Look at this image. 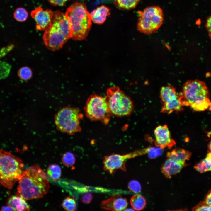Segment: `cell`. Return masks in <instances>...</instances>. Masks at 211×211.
Segmentation results:
<instances>
[{"label": "cell", "instance_id": "cell-35", "mask_svg": "<svg viewBox=\"0 0 211 211\" xmlns=\"http://www.w3.org/2000/svg\"><path fill=\"white\" fill-rule=\"evenodd\" d=\"M1 210L3 211H13V210L10 206L7 205L2 207Z\"/></svg>", "mask_w": 211, "mask_h": 211}, {"label": "cell", "instance_id": "cell-6", "mask_svg": "<svg viewBox=\"0 0 211 211\" xmlns=\"http://www.w3.org/2000/svg\"><path fill=\"white\" fill-rule=\"evenodd\" d=\"M105 98L111 114L116 116H129L134 110L133 103L130 98L118 86L108 89Z\"/></svg>", "mask_w": 211, "mask_h": 211}, {"label": "cell", "instance_id": "cell-27", "mask_svg": "<svg viewBox=\"0 0 211 211\" xmlns=\"http://www.w3.org/2000/svg\"><path fill=\"white\" fill-rule=\"evenodd\" d=\"M19 77L22 80H26L29 79L32 76V72L30 69L26 66L21 68L18 72Z\"/></svg>", "mask_w": 211, "mask_h": 211}, {"label": "cell", "instance_id": "cell-8", "mask_svg": "<svg viewBox=\"0 0 211 211\" xmlns=\"http://www.w3.org/2000/svg\"><path fill=\"white\" fill-rule=\"evenodd\" d=\"M138 13L137 29L142 33L149 34L155 33L163 24V12L158 6L148 7Z\"/></svg>", "mask_w": 211, "mask_h": 211}, {"label": "cell", "instance_id": "cell-22", "mask_svg": "<svg viewBox=\"0 0 211 211\" xmlns=\"http://www.w3.org/2000/svg\"><path fill=\"white\" fill-rule=\"evenodd\" d=\"M47 173L48 177L52 180L56 181L61 177V168L59 165L57 164L50 165L47 169Z\"/></svg>", "mask_w": 211, "mask_h": 211}, {"label": "cell", "instance_id": "cell-26", "mask_svg": "<svg viewBox=\"0 0 211 211\" xmlns=\"http://www.w3.org/2000/svg\"><path fill=\"white\" fill-rule=\"evenodd\" d=\"M14 17L17 21L23 22L27 19L28 13L26 10L23 8L17 9L14 13Z\"/></svg>", "mask_w": 211, "mask_h": 211}, {"label": "cell", "instance_id": "cell-18", "mask_svg": "<svg viewBox=\"0 0 211 211\" xmlns=\"http://www.w3.org/2000/svg\"><path fill=\"white\" fill-rule=\"evenodd\" d=\"M7 204L14 210L29 211L30 209V206L26 202L25 200L16 195L10 197L8 200Z\"/></svg>", "mask_w": 211, "mask_h": 211}, {"label": "cell", "instance_id": "cell-32", "mask_svg": "<svg viewBox=\"0 0 211 211\" xmlns=\"http://www.w3.org/2000/svg\"><path fill=\"white\" fill-rule=\"evenodd\" d=\"M69 0H48L52 4L56 6H63L65 3Z\"/></svg>", "mask_w": 211, "mask_h": 211}, {"label": "cell", "instance_id": "cell-24", "mask_svg": "<svg viewBox=\"0 0 211 211\" xmlns=\"http://www.w3.org/2000/svg\"><path fill=\"white\" fill-rule=\"evenodd\" d=\"M11 68V65L5 61L0 60V80L8 77Z\"/></svg>", "mask_w": 211, "mask_h": 211}, {"label": "cell", "instance_id": "cell-20", "mask_svg": "<svg viewBox=\"0 0 211 211\" xmlns=\"http://www.w3.org/2000/svg\"><path fill=\"white\" fill-rule=\"evenodd\" d=\"M131 205L133 209L136 210H141L144 208L146 205V201L143 196L136 195L132 196L130 200Z\"/></svg>", "mask_w": 211, "mask_h": 211}, {"label": "cell", "instance_id": "cell-16", "mask_svg": "<svg viewBox=\"0 0 211 211\" xmlns=\"http://www.w3.org/2000/svg\"><path fill=\"white\" fill-rule=\"evenodd\" d=\"M191 154V153L188 151L177 148L168 152L166 157L167 158L186 165V161L190 159Z\"/></svg>", "mask_w": 211, "mask_h": 211}, {"label": "cell", "instance_id": "cell-17", "mask_svg": "<svg viewBox=\"0 0 211 211\" xmlns=\"http://www.w3.org/2000/svg\"><path fill=\"white\" fill-rule=\"evenodd\" d=\"M92 21L95 23L101 24L105 21L110 14V9L104 5L97 7L90 13Z\"/></svg>", "mask_w": 211, "mask_h": 211}, {"label": "cell", "instance_id": "cell-14", "mask_svg": "<svg viewBox=\"0 0 211 211\" xmlns=\"http://www.w3.org/2000/svg\"><path fill=\"white\" fill-rule=\"evenodd\" d=\"M128 204L126 199L119 194H116L102 201L101 207L107 210L121 211L125 210Z\"/></svg>", "mask_w": 211, "mask_h": 211}, {"label": "cell", "instance_id": "cell-15", "mask_svg": "<svg viewBox=\"0 0 211 211\" xmlns=\"http://www.w3.org/2000/svg\"><path fill=\"white\" fill-rule=\"evenodd\" d=\"M186 165L171 159L167 158L162 165L161 171L167 178H170L171 176L178 173Z\"/></svg>", "mask_w": 211, "mask_h": 211}, {"label": "cell", "instance_id": "cell-5", "mask_svg": "<svg viewBox=\"0 0 211 211\" xmlns=\"http://www.w3.org/2000/svg\"><path fill=\"white\" fill-rule=\"evenodd\" d=\"M24 164L18 157L6 151L0 150V183L9 189L20 178Z\"/></svg>", "mask_w": 211, "mask_h": 211}, {"label": "cell", "instance_id": "cell-19", "mask_svg": "<svg viewBox=\"0 0 211 211\" xmlns=\"http://www.w3.org/2000/svg\"><path fill=\"white\" fill-rule=\"evenodd\" d=\"M194 167L201 173L211 171V153L208 152L206 158L196 164Z\"/></svg>", "mask_w": 211, "mask_h": 211}, {"label": "cell", "instance_id": "cell-28", "mask_svg": "<svg viewBox=\"0 0 211 211\" xmlns=\"http://www.w3.org/2000/svg\"><path fill=\"white\" fill-rule=\"evenodd\" d=\"M129 189L135 193H139L141 190V187L139 183L137 181L132 180L130 181L128 184Z\"/></svg>", "mask_w": 211, "mask_h": 211}, {"label": "cell", "instance_id": "cell-36", "mask_svg": "<svg viewBox=\"0 0 211 211\" xmlns=\"http://www.w3.org/2000/svg\"><path fill=\"white\" fill-rule=\"evenodd\" d=\"M208 152L211 153V140L209 142L208 145Z\"/></svg>", "mask_w": 211, "mask_h": 211}, {"label": "cell", "instance_id": "cell-3", "mask_svg": "<svg viewBox=\"0 0 211 211\" xmlns=\"http://www.w3.org/2000/svg\"><path fill=\"white\" fill-rule=\"evenodd\" d=\"M65 16L69 27L71 38L80 40L85 39L90 30L92 20L84 3L76 2L67 9Z\"/></svg>", "mask_w": 211, "mask_h": 211}, {"label": "cell", "instance_id": "cell-13", "mask_svg": "<svg viewBox=\"0 0 211 211\" xmlns=\"http://www.w3.org/2000/svg\"><path fill=\"white\" fill-rule=\"evenodd\" d=\"M53 13L51 10H45L40 7L33 10L31 15L36 22V29L45 30L50 25Z\"/></svg>", "mask_w": 211, "mask_h": 211}, {"label": "cell", "instance_id": "cell-29", "mask_svg": "<svg viewBox=\"0 0 211 211\" xmlns=\"http://www.w3.org/2000/svg\"><path fill=\"white\" fill-rule=\"evenodd\" d=\"M193 211H211V207L207 205L205 201L200 202L192 209Z\"/></svg>", "mask_w": 211, "mask_h": 211}, {"label": "cell", "instance_id": "cell-9", "mask_svg": "<svg viewBox=\"0 0 211 211\" xmlns=\"http://www.w3.org/2000/svg\"><path fill=\"white\" fill-rule=\"evenodd\" d=\"M86 117L92 121H99L105 125L110 120L111 113L105 98L96 94L88 98L84 107Z\"/></svg>", "mask_w": 211, "mask_h": 211}, {"label": "cell", "instance_id": "cell-31", "mask_svg": "<svg viewBox=\"0 0 211 211\" xmlns=\"http://www.w3.org/2000/svg\"><path fill=\"white\" fill-rule=\"evenodd\" d=\"M93 198L92 194L90 193H86L81 196L82 202L84 203L88 204L91 202Z\"/></svg>", "mask_w": 211, "mask_h": 211}, {"label": "cell", "instance_id": "cell-33", "mask_svg": "<svg viewBox=\"0 0 211 211\" xmlns=\"http://www.w3.org/2000/svg\"><path fill=\"white\" fill-rule=\"evenodd\" d=\"M206 27L208 32L209 36L211 38V16L207 19Z\"/></svg>", "mask_w": 211, "mask_h": 211}, {"label": "cell", "instance_id": "cell-21", "mask_svg": "<svg viewBox=\"0 0 211 211\" xmlns=\"http://www.w3.org/2000/svg\"><path fill=\"white\" fill-rule=\"evenodd\" d=\"M140 0H114L115 5L118 8L125 10L134 8Z\"/></svg>", "mask_w": 211, "mask_h": 211}, {"label": "cell", "instance_id": "cell-10", "mask_svg": "<svg viewBox=\"0 0 211 211\" xmlns=\"http://www.w3.org/2000/svg\"><path fill=\"white\" fill-rule=\"evenodd\" d=\"M160 97L162 104L161 112L169 114L183 110V106L181 103L179 95L172 85H168L162 87L160 90Z\"/></svg>", "mask_w": 211, "mask_h": 211}, {"label": "cell", "instance_id": "cell-7", "mask_svg": "<svg viewBox=\"0 0 211 211\" xmlns=\"http://www.w3.org/2000/svg\"><path fill=\"white\" fill-rule=\"evenodd\" d=\"M83 118V115L78 108L66 107L57 113L55 122L59 130L73 135L81 131L80 122Z\"/></svg>", "mask_w": 211, "mask_h": 211}, {"label": "cell", "instance_id": "cell-12", "mask_svg": "<svg viewBox=\"0 0 211 211\" xmlns=\"http://www.w3.org/2000/svg\"><path fill=\"white\" fill-rule=\"evenodd\" d=\"M155 144L163 149H170L176 144L175 141L171 138L170 131L166 125L158 126L154 130Z\"/></svg>", "mask_w": 211, "mask_h": 211}, {"label": "cell", "instance_id": "cell-23", "mask_svg": "<svg viewBox=\"0 0 211 211\" xmlns=\"http://www.w3.org/2000/svg\"><path fill=\"white\" fill-rule=\"evenodd\" d=\"M62 206L66 210L74 211L76 209V204L75 200L73 197L69 196L63 200Z\"/></svg>", "mask_w": 211, "mask_h": 211}, {"label": "cell", "instance_id": "cell-2", "mask_svg": "<svg viewBox=\"0 0 211 211\" xmlns=\"http://www.w3.org/2000/svg\"><path fill=\"white\" fill-rule=\"evenodd\" d=\"M182 105L190 107L196 111L211 108L208 89L205 84L198 80H190L183 85L178 94Z\"/></svg>", "mask_w": 211, "mask_h": 211}, {"label": "cell", "instance_id": "cell-11", "mask_svg": "<svg viewBox=\"0 0 211 211\" xmlns=\"http://www.w3.org/2000/svg\"><path fill=\"white\" fill-rule=\"evenodd\" d=\"M140 155V150H138L126 154H113L105 156L103 161V169L111 174L114 173L118 169L125 171L126 160Z\"/></svg>", "mask_w": 211, "mask_h": 211}, {"label": "cell", "instance_id": "cell-34", "mask_svg": "<svg viewBox=\"0 0 211 211\" xmlns=\"http://www.w3.org/2000/svg\"><path fill=\"white\" fill-rule=\"evenodd\" d=\"M205 201L207 205L211 207V189L207 193L205 198Z\"/></svg>", "mask_w": 211, "mask_h": 211}, {"label": "cell", "instance_id": "cell-4", "mask_svg": "<svg viewBox=\"0 0 211 211\" xmlns=\"http://www.w3.org/2000/svg\"><path fill=\"white\" fill-rule=\"evenodd\" d=\"M43 36L46 47L52 50L60 49L67 40L71 38V33L65 14L57 11L53 12L50 25L45 30Z\"/></svg>", "mask_w": 211, "mask_h": 211}, {"label": "cell", "instance_id": "cell-25", "mask_svg": "<svg viewBox=\"0 0 211 211\" xmlns=\"http://www.w3.org/2000/svg\"><path fill=\"white\" fill-rule=\"evenodd\" d=\"M61 160L64 165L67 166H73L74 164L75 158L72 153L68 152L63 154Z\"/></svg>", "mask_w": 211, "mask_h": 211}, {"label": "cell", "instance_id": "cell-30", "mask_svg": "<svg viewBox=\"0 0 211 211\" xmlns=\"http://www.w3.org/2000/svg\"><path fill=\"white\" fill-rule=\"evenodd\" d=\"M14 45L11 44L0 49V59L4 57L10 52H11L14 48Z\"/></svg>", "mask_w": 211, "mask_h": 211}, {"label": "cell", "instance_id": "cell-1", "mask_svg": "<svg viewBox=\"0 0 211 211\" xmlns=\"http://www.w3.org/2000/svg\"><path fill=\"white\" fill-rule=\"evenodd\" d=\"M18 181L16 195L25 200L42 198L49 191L48 179L38 165H33L24 170Z\"/></svg>", "mask_w": 211, "mask_h": 211}]
</instances>
